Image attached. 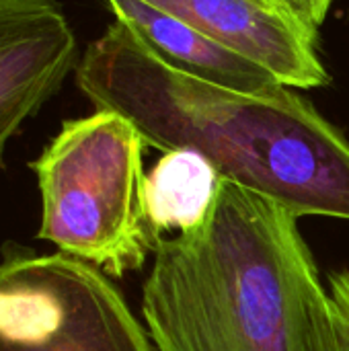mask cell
Masks as SVG:
<instances>
[{"mask_svg": "<svg viewBox=\"0 0 349 351\" xmlns=\"http://www.w3.org/2000/svg\"><path fill=\"white\" fill-rule=\"evenodd\" d=\"M76 82L97 111L125 117L146 146L193 150L226 181L296 218L349 220V140L294 88L247 93L200 80L119 21L86 47Z\"/></svg>", "mask_w": 349, "mask_h": 351, "instance_id": "1", "label": "cell"}, {"mask_svg": "<svg viewBox=\"0 0 349 351\" xmlns=\"http://www.w3.org/2000/svg\"><path fill=\"white\" fill-rule=\"evenodd\" d=\"M142 317L156 351H341L298 218L226 179L200 228L156 245Z\"/></svg>", "mask_w": 349, "mask_h": 351, "instance_id": "2", "label": "cell"}, {"mask_svg": "<svg viewBox=\"0 0 349 351\" xmlns=\"http://www.w3.org/2000/svg\"><path fill=\"white\" fill-rule=\"evenodd\" d=\"M144 146L111 111L64 121L31 162L41 195L37 239L109 278L142 269L156 249L144 210Z\"/></svg>", "mask_w": 349, "mask_h": 351, "instance_id": "3", "label": "cell"}, {"mask_svg": "<svg viewBox=\"0 0 349 351\" xmlns=\"http://www.w3.org/2000/svg\"><path fill=\"white\" fill-rule=\"evenodd\" d=\"M0 351H156L101 269L8 243L0 255Z\"/></svg>", "mask_w": 349, "mask_h": 351, "instance_id": "4", "label": "cell"}, {"mask_svg": "<svg viewBox=\"0 0 349 351\" xmlns=\"http://www.w3.org/2000/svg\"><path fill=\"white\" fill-rule=\"evenodd\" d=\"M245 53L290 88L329 84L317 27L282 0H142Z\"/></svg>", "mask_w": 349, "mask_h": 351, "instance_id": "5", "label": "cell"}, {"mask_svg": "<svg viewBox=\"0 0 349 351\" xmlns=\"http://www.w3.org/2000/svg\"><path fill=\"white\" fill-rule=\"evenodd\" d=\"M78 66V43L56 0H0V171L8 142Z\"/></svg>", "mask_w": 349, "mask_h": 351, "instance_id": "6", "label": "cell"}, {"mask_svg": "<svg viewBox=\"0 0 349 351\" xmlns=\"http://www.w3.org/2000/svg\"><path fill=\"white\" fill-rule=\"evenodd\" d=\"M107 4L115 12V19L136 33L163 62L189 76L247 93L282 84L255 60L226 47L165 10L142 0H107Z\"/></svg>", "mask_w": 349, "mask_h": 351, "instance_id": "7", "label": "cell"}, {"mask_svg": "<svg viewBox=\"0 0 349 351\" xmlns=\"http://www.w3.org/2000/svg\"><path fill=\"white\" fill-rule=\"evenodd\" d=\"M224 177L193 150H169L144 175V210L156 245L173 230L200 228L220 193Z\"/></svg>", "mask_w": 349, "mask_h": 351, "instance_id": "8", "label": "cell"}, {"mask_svg": "<svg viewBox=\"0 0 349 351\" xmlns=\"http://www.w3.org/2000/svg\"><path fill=\"white\" fill-rule=\"evenodd\" d=\"M329 292L337 317L339 346L341 351H349V269H339L329 276Z\"/></svg>", "mask_w": 349, "mask_h": 351, "instance_id": "9", "label": "cell"}, {"mask_svg": "<svg viewBox=\"0 0 349 351\" xmlns=\"http://www.w3.org/2000/svg\"><path fill=\"white\" fill-rule=\"evenodd\" d=\"M288 2L302 19H306L313 27H319L325 21L333 0H288Z\"/></svg>", "mask_w": 349, "mask_h": 351, "instance_id": "10", "label": "cell"}, {"mask_svg": "<svg viewBox=\"0 0 349 351\" xmlns=\"http://www.w3.org/2000/svg\"><path fill=\"white\" fill-rule=\"evenodd\" d=\"M286 2H288V0H286ZM288 4H290V2H288Z\"/></svg>", "mask_w": 349, "mask_h": 351, "instance_id": "11", "label": "cell"}, {"mask_svg": "<svg viewBox=\"0 0 349 351\" xmlns=\"http://www.w3.org/2000/svg\"><path fill=\"white\" fill-rule=\"evenodd\" d=\"M282 2H286V0H282Z\"/></svg>", "mask_w": 349, "mask_h": 351, "instance_id": "12", "label": "cell"}]
</instances>
